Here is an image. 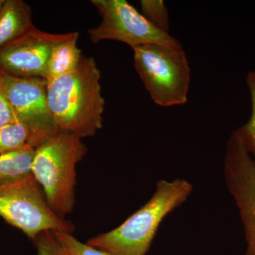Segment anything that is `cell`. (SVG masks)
<instances>
[{"label":"cell","mask_w":255,"mask_h":255,"mask_svg":"<svg viewBox=\"0 0 255 255\" xmlns=\"http://www.w3.org/2000/svg\"><path fill=\"white\" fill-rule=\"evenodd\" d=\"M0 84L20 122L31 128L43 142L59 132L48 102V82L0 73Z\"/></svg>","instance_id":"obj_8"},{"label":"cell","mask_w":255,"mask_h":255,"mask_svg":"<svg viewBox=\"0 0 255 255\" xmlns=\"http://www.w3.org/2000/svg\"><path fill=\"white\" fill-rule=\"evenodd\" d=\"M5 1H6V0H0V9L4 6Z\"/></svg>","instance_id":"obj_19"},{"label":"cell","mask_w":255,"mask_h":255,"mask_svg":"<svg viewBox=\"0 0 255 255\" xmlns=\"http://www.w3.org/2000/svg\"><path fill=\"white\" fill-rule=\"evenodd\" d=\"M193 185L187 180H159L150 200L119 227L87 241L88 246L112 255H145L159 224L187 200Z\"/></svg>","instance_id":"obj_2"},{"label":"cell","mask_w":255,"mask_h":255,"mask_svg":"<svg viewBox=\"0 0 255 255\" xmlns=\"http://www.w3.org/2000/svg\"><path fill=\"white\" fill-rule=\"evenodd\" d=\"M91 2L102 18L99 26L88 30L92 43L112 40L126 43L132 49L152 43L182 46L177 38L151 24L126 0H92Z\"/></svg>","instance_id":"obj_6"},{"label":"cell","mask_w":255,"mask_h":255,"mask_svg":"<svg viewBox=\"0 0 255 255\" xmlns=\"http://www.w3.org/2000/svg\"><path fill=\"white\" fill-rule=\"evenodd\" d=\"M246 82L251 94V115L248 122L236 132L255 161V70L248 73Z\"/></svg>","instance_id":"obj_14"},{"label":"cell","mask_w":255,"mask_h":255,"mask_svg":"<svg viewBox=\"0 0 255 255\" xmlns=\"http://www.w3.org/2000/svg\"><path fill=\"white\" fill-rule=\"evenodd\" d=\"M70 35V33L55 34L32 28L0 48V73L46 80L47 65L52 50Z\"/></svg>","instance_id":"obj_9"},{"label":"cell","mask_w":255,"mask_h":255,"mask_svg":"<svg viewBox=\"0 0 255 255\" xmlns=\"http://www.w3.org/2000/svg\"><path fill=\"white\" fill-rule=\"evenodd\" d=\"M101 73L93 58L83 56L72 73L48 82V102L59 131L80 138L103 127L105 100Z\"/></svg>","instance_id":"obj_1"},{"label":"cell","mask_w":255,"mask_h":255,"mask_svg":"<svg viewBox=\"0 0 255 255\" xmlns=\"http://www.w3.org/2000/svg\"><path fill=\"white\" fill-rule=\"evenodd\" d=\"M43 140L33 130L22 122L0 128V153L18 149H36Z\"/></svg>","instance_id":"obj_13"},{"label":"cell","mask_w":255,"mask_h":255,"mask_svg":"<svg viewBox=\"0 0 255 255\" xmlns=\"http://www.w3.org/2000/svg\"><path fill=\"white\" fill-rule=\"evenodd\" d=\"M142 14L159 31L169 33L168 9L162 0H141Z\"/></svg>","instance_id":"obj_15"},{"label":"cell","mask_w":255,"mask_h":255,"mask_svg":"<svg viewBox=\"0 0 255 255\" xmlns=\"http://www.w3.org/2000/svg\"><path fill=\"white\" fill-rule=\"evenodd\" d=\"M0 216L31 239L46 231L71 233L74 226L58 216L47 202L33 174L0 185Z\"/></svg>","instance_id":"obj_5"},{"label":"cell","mask_w":255,"mask_h":255,"mask_svg":"<svg viewBox=\"0 0 255 255\" xmlns=\"http://www.w3.org/2000/svg\"><path fill=\"white\" fill-rule=\"evenodd\" d=\"M86 152L80 137L62 131L35 150L32 174L43 189L48 205L63 219L75 205L76 166Z\"/></svg>","instance_id":"obj_3"},{"label":"cell","mask_w":255,"mask_h":255,"mask_svg":"<svg viewBox=\"0 0 255 255\" xmlns=\"http://www.w3.org/2000/svg\"><path fill=\"white\" fill-rule=\"evenodd\" d=\"M20 122L0 84V128Z\"/></svg>","instance_id":"obj_18"},{"label":"cell","mask_w":255,"mask_h":255,"mask_svg":"<svg viewBox=\"0 0 255 255\" xmlns=\"http://www.w3.org/2000/svg\"><path fill=\"white\" fill-rule=\"evenodd\" d=\"M57 241L67 255H112L105 251L82 243L72 236L71 233L52 231Z\"/></svg>","instance_id":"obj_16"},{"label":"cell","mask_w":255,"mask_h":255,"mask_svg":"<svg viewBox=\"0 0 255 255\" xmlns=\"http://www.w3.org/2000/svg\"><path fill=\"white\" fill-rule=\"evenodd\" d=\"M33 241L38 255H67L52 231L41 233Z\"/></svg>","instance_id":"obj_17"},{"label":"cell","mask_w":255,"mask_h":255,"mask_svg":"<svg viewBox=\"0 0 255 255\" xmlns=\"http://www.w3.org/2000/svg\"><path fill=\"white\" fill-rule=\"evenodd\" d=\"M78 38V32H72L67 39L53 48L47 65V82L56 80L78 68L83 57L77 44Z\"/></svg>","instance_id":"obj_11"},{"label":"cell","mask_w":255,"mask_h":255,"mask_svg":"<svg viewBox=\"0 0 255 255\" xmlns=\"http://www.w3.org/2000/svg\"><path fill=\"white\" fill-rule=\"evenodd\" d=\"M35 150L26 147L0 153V185L16 182L32 174Z\"/></svg>","instance_id":"obj_12"},{"label":"cell","mask_w":255,"mask_h":255,"mask_svg":"<svg viewBox=\"0 0 255 255\" xmlns=\"http://www.w3.org/2000/svg\"><path fill=\"white\" fill-rule=\"evenodd\" d=\"M224 174L244 227L246 255H255V161L236 130L226 145Z\"/></svg>","instance_id":"obj_7"},{"label":"cell","mask_w":255,"mask_h":255,"mask_svg":"<svg viewBox=\"0 0 255 255\" xmlns=\"http://www.w3.org/2000/svg\"><path fill=\"white\" fill-rule=\"evenodd\" d=\"M132 50L134 67L156 105L162 107L185 105L191 70L183 47L152 43Z\"/></svg>","instance_id":"obj_4"},{"label":"cell","mask_w":255,"mask_h":255,"mask_svg":"<svg viewBox=\"0 0 255 255\" xmlns=\"http://www.w3.org/2000/svg\"><path fill=\"white\" fill-rule=\"evenodd\" d=\"M34 27L31 9L26 3L22 0H6L0 9V48Z\"/></svg>","instance_id":"obj_10"}]
</instances>
